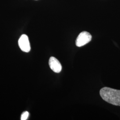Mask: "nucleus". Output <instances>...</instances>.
<instances>
[{
	"instance_id": "1",
	"label": "nucleus",
	"mask_w": 120,
	"mask_h": 120,
	"mask_svg": "<svg viewBox=\"0 0 120 120\" xmlns=\"http://www.w3.org/2000/svg\"><path fill=\"white\" fill-rule=\"evenodd\" d=\"M100 94L105 101L113 105L120 106V90L104 87L100 90Z\"/></svg>"
},
{
	"instance_id": "2",
	"label": "nucleus",
	"mask_w": 120,
	"mask_h": 120,
	"mask_svg": "<svg viewBox=\"0 0 120 120\" xmlns=\"http://www.w3.org/2000/svg\"><path fill=\"white\" fill-rule=\"evenodd\" d=\"M92 39V36L89 32L83 31L77 37L76 41V45L77 47H82L90 42Z\"/></svg>"
},
{
	"instance_id": "3",
	"label": "nucleus",
	"mask_w": 120,
	"mask_h": 120,
	"mask_svg": "<svg viewBox=\"0 0 120 120\" xmlns=\"http://www.w3.org/2000/svg\"><path fill=\"white\" fill-rule=\"evenodd\" d=\"M18 45L22 51L28 52L31 49L30 43L28 37L26 34L22 35L18 40Z\"/></svg>"
},
{
	"instance_id": "4",
	"label": "nucleus",
	"mask_w": 120,
	"mask_h": 120,
	"mask_svg": "<svg viewBox=\"0 0 120 120\" xmlns=\"http://www.w3.org/2000/svg\"><path fill=\"white\" fill-rule=\"evenodd\" d=\"M49 64L50 69L55 73H59L62 70V66L59 60L54 57L52 56L49 60Z\"/></svg>"
},
{
	"instance_id": "5",
	"label": "nucleus",
	"mask_w": 120,
	"mask_h": 120,
	"mask_svg": "<svg viewBox=\"0 0 120 120\" xmlns=\"http://www.w3.org/2000/svg\"><path fill=\"white\" fill-rule=\"evenodd\" d=\"M29 116V112L27 111L24 112L22 114V116L21 119L22 120H26L27 119Z\"/></svg>"
},
{
	"instance_id": "6",
	"label": "nucleus",
	"mask_w": 120,
	"mask_h": 120,
	"mask_svg": "<svg viewBox=\"0 0 120 120\" xmlns=\"http://www.w3.org/2000/svg\"></svg>"
}]
</instances>
